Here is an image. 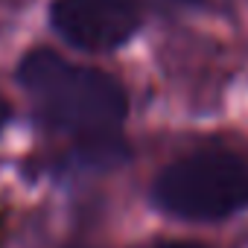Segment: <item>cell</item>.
Masks as SVG:
<instances>
[{
  "label": "cell",
  "instance_id": "cell-1",
  "mask_svg": "<svg viewBox=\"0 0 248 248\" xmlns=\"http://www.w3.org/2000/svg\"><path fill=\"white\" fill-rule=\"evenodd\" d=\"M18 82L35 99L41 117L50 126L96 143L108 140L129 108L126 91L114 76L96 67L70 64L47 47L30 50L24 56Z\"/></svg>",
  "mask_w": 248,
  "mask_h": 248
},
{
  "label": "cell",
  "instance_id": "cell-2",
  "mask_svg": "<svg viewBox=\"0 0 248 248\" xmlns=\"http://www.w3.org/2000/svg\"><path fill=\"white\" fill-rule=\"evenodd\" d=\"M152 199L181 219H225L248 204V164L228 152L187 155L155 178Z\"/></svg>",
  "mask_w": 248,
  "mask_h": 248
},
{
  "label": "cell",
  "instance_id": "cell-3",
  "mask_svg": "<svg viewBox=\"0 0 248 248\" xmlns=\"http://www.w3.org/2000/svg\"><path fill=\"white\" fill-rule=\"evenodd\" d=\"M50 21L73 47L102 53L138 32L140 9L135 0H53Z\"/></svg>",
  "mask_w": 248,
  "mask_h": 248
},
{
  "label": "cell",
  "instance_id": "cell-4",
  "mask_svg": "<svg viewBox=\"0 0 248 248\" xmlns=\"http://www.w3.org/2000/svg\"><path fill=\"white\" fill-rule=\"evenodd\" d=\"M6 123H9V102L0 96V129H3Z\"/></svg>",
  "mask_w": 248,
  "mask_h": 248
},
{
  "label": "cell",
  "instance_id": "cell-5",
  "mask_svg": "<svg viewBox=\"0 0 248 248\" xmlns=\"http://www.w3.org/2000/svg\"><path fill=\"white\" fill-rule=\"evenodd\" d=\"M158 248H204V245H199V242H164Z\"/></svg>",
  "mask_w": 248,
  "mask_h": 248
},
{
  "label": "cell",
  "instance_id": "cell-6",
  "mask_svg": "<svg viewBox=\"0 0 248 248\" xmlns=\"http://www.w3.org/2000/svg\"><path fill=\"white\" fill-rule=\"evenodd\" d=\"M181 3H199V0H181Z\"/></svg>",
  "mask_w": 248,
  "mask_h": 248
}]
</instances>
